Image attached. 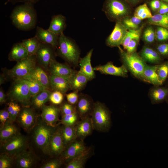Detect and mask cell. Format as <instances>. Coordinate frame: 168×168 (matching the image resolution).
I'll list each match as a JSON object with an SVG mask.
<instances>
[{
	"mask_svg": "<svg viewBox=\"0 0 168 168\" xmlns=\"http://www.w3.org/2000/svg\"><path fill=\"white\" fill-rule=\"evenodd\" d=\"M118 47L122 61L128 70L136 78L146 82L143 75L145 62L136 52L128 54Z\"/></svg>",
	"mask_w": 168,
	"mask_h": 168,
	"instance_id": "3",
	"label": "cell"
},
{
	"mask_svg": "<svg viewBox=\"0 0 168 168\" xmlns=\"http://www.w3.org/2000/svg\"><path fill=\"white\" fill-rule=\"evenodd\" d=\"M93 49H91L85 57L80 59L79 63L80 66L79 71L91 80L95 77L94 70L91 66V57Z\"/></svg>",
	"mask_w": 168,
	"mask_h": 168,
	"instance_id": "21",
	"label": "cell"
},
{
	"mask_svg": "<svg viewBox=\"0 0 168 168\" xmlns=\"http://www.w3.org/2000/svg\"><path fill=\"white\" fill-rule=\"evenodd\" d=\"M157 66H151L146 65L143 72V75L146 82L155 86H159L162 84L156 72Z\"/></svg>",
	"mask_w": 168,
	"mask_h": 168,
	"instance_id": "29",
	"label": "cell"
},
{
	"mask_svg": "<svg viewBox=\"0 0 168 168\" xmlns=\"http://www.w3.org/2000/svg\"><path fill=\"white\" fill-rule=\"evenodd\" d=\"M66 18L62 14L54 15L52 17L48 29L60 35L63 33L66 27Z\"/></svg>",
	"mask_w": 168,
	"mask_h": 168,
	"instance_id": "24",
	"label": "cell"
},
{
	"mask_svg": "<svg viewBox=\"0 0 168 168\" xmlns=\"http://www.w3.org/2000/svg\"><path fill=\"white\" fill-rule=\"evenodd\" d=\"M27 145L25 137L19 133L7 141L2 143V153H7L13 157L26 150Z\"/></svg>",
	"mask_w": 168,
	"mask_h": 168,
	"instance_id": "9",
	"label": "cell"
},
{
	"mask_svg": "<svg viewBox=\"0 0 168 168\" xmlns=\"http://www.w3.org/2000/svg\"><path fill=\"white\" fill-rule=\"evenodd\" d=\"M9 121H10V116L7 110H1L0 111V122L1 126Z\"/></svg>",
	"mask_w": 168,
	"mask_h": 168,
	"instance_id": "52",
	"label": "cell"
},
{
	"mask_svg": "<svg viewBox=\"0 0 168 168\" xmlns=\"http://www.w3.org/2000/svg\"><path fill=\"white\" fill-rule=\"evenodd\" d=\"M13 156L5 153H2L0 156V168L12 167L14 162Z\"/></svg>",
	"mask_w": 168,
	"mask_h": 168,
	"instance_id": "43",
	"label": "cell"
},
{
	"mask_svg": "<svg viewBox=\"0 0 168 168\" xmlns=\"http://www.w3.org/2000/svg\"><path fill=\"white\" fill-rule=\"evenodd\" d=\"M60 110L62 116L69 114L76 111V106L68 102L63 104Z\"/></svg>",
	"mask_w": 168,
	"mask_h": 168,
	"instance_id": "47",
	"label": "cell"
},
{
	"mask_svg": "<svg viewBox=\"0 0 168 168\" xmlns=\"http://www.w3.org/2000/svg\"><path fill=\"white\" fill-rule=\"evenodd\" d=\"M140 57L145 62L151 63H158L161 60L158 53L152 48L144 47L140 53Z\"/></svg>",
	"mask_w": 168,
	"mask_h": 168,
	"instance_id": "31",
	"label": "cell"
},
{
	"mask_svg": "<svg viewBox=\"0 0 168 168\" xmlns=\"http://www.w3.org/2000/svg\"><path fill=\"white\" fill-rule=\"evenodd\" d=\"M130 10L125 0H105L102 10L111 21H119L126 17Z\"/></svg>",
	"mask_w": 168,
	"mask_h": 168,
	"instance_id": "5",
	"label": "cell"
},
{
	"mask_svg": "<svg viewBox=\"0 0 168 168\" xmlns=\"http://www.w3.org/2000/svg\"><path fill=\"white\" fill-rule=\"evenodd\" d=\"M60 128L63 141L66 147L77 138L75 125L68 126L63 124Z\"/></svg>",
	"mask_w": 168,
	"mask_h": 168,
	"instance_id": "30",
	"label": "cell"
},
{
	"mask_svg": "<svg viewBox=\"0 0 168 168\" xmlns=\"http://www.w3.org/2000/svg\"><path fill=\"white\" fill-rule=\"evenodd\" d=\"M49 77L50 86L54 91L64 93L71 89L69 79L52 74Z\"/></svg>",
	"mask_w": 168,
	"mask_h": 168,
	"instance_id": "23",
	"label": "cell"
},
{
	"mask_svg": "<svg viewBox=\"0 0 168 168\" xmlns=\"http://www.w3.org/2000/svg\"><path fill=\"white\" fill-rule=\"evenodd\" d=\"M40 0H7L5 2V5L7 4L8 3H11L13 4L15 3L21 2L24 3H29L32 4H34Z\"/></svg>",
	"mask_w": 168,
	"mask_h": 168,
	"instance_id": "54",
	"label": "cell"
},
{
	"mask_svg": "<svg viewBox=\"0 0 168 168\" xmlns=\"http://www.w3.org/2000/svg\"><path fill=\"white\" fill-rule=\"evenodd\" d=\"M35 36L41 43L50 45L54 49L57 48L59 35L48 29L45 30L41 27L37 26Z\"/></svg>",
	"mask_w": 168,
	"mask_h": 168,
	"instance_id": "18",
	"label": "cell"
},
{
	"mask_svg": "<svg viewBox=\"0 0 168 168\" xmlns=\"http://www.w3.org/2000/svg\"><path fill=\"white\" fill-rule=\"evenodd\" d=\"M18 123L25 130L29 131L36 124V117L34 112L27 107L23 108L17 117Z\"/></svg>",
	"mask_w": 168,
	"mask_h": 168,
	"instance_id": "13",
	"label": "cell"
},
{
	"mask_svg": "<svg viewBox=\"0 0 168 168\" xmlns=\"http://www.w3.org/2000/svg\"><path fill=\"white\" fill-rule=\"evenodd\" d=\"M49 65L52 74L69 79L75 71L68 65L57 62L55 59L52 60Z\"/></svg>",
	"mask_w": 168,
	"mask_h": 168,
	"instance_id": "20",
	"label": "cell"
},
{
	"mask_svg": "<svg viewBox=\"0 0 168 168\" xmlns=\"http://www.w3.org/2000/svg\"><path fill=\"white\" fill-rule=\"evenodd\" d=\"M62 160L55 159L49 161L41 166V168H58L62 164Z\"/></svg>",
	"mask_w": 168,
	"mask_h": 168,
	"instance_id": "49",
	"label": "cell"
},
{
	"mask_svg": "<svg viewBox=\"0 0 168 168\" xmlns=\"http://www.w3.org/2000/svg\"><path fill=\"white\" fill-rule=\"evenodd\" d=\"M143 37L147 42L151 43L154 41L156 37V33L152 27H148L145 30Z\"/></svg>",
	"mask_w": 168,
	"mask_h": 168,
	"instance_id": "46",
	"label": "cell"
},
{
	"mask_svg": "<svg viewBox=\"0 0 168 168\" xmlns=\"http://www.w3.org/2000/svg\"><path fill=\"white\" fill-rule=\"evenodd\" d=\"M10 98L25 106L29 105L31 97L28 84L22 79H17L10 93Z\"/></svg>",
	"mask_w": 168,
	"mask_h": 168,
	"instance_id": "7",
	"label": "cell"
},
{
	"mask_svg": "<svg viewBox=\"0 0 168 168\" xmlns=\"http://www.w3.org/2000/svg\"><path fill=\"white\" fill-rule=\"evenodd\" d=\"M10 121L1 126L0 129V140L2 143L11 139L19 133L17 128Z\"/></svg>",
	"mask_w": 168,
	"mask_h": 168,
	"instance_id": "28",
	"label": "cell"
},
{
	"mask_svg": "<svg viewBox=\"0 0 168 168\" xmlns=\"http://www.w3.org/2000/svg\"><path fill=\"white\" fill-rule=\"evenodd\" d=\"M157 49L161 54L164 56L168 55V44H160L157 46Z\"/></svg>",
	"mask_w": 168,
	"mask_h": 168,
	"instance_id": "53",
	"label": "cell"
},
{
	"mask_svg": "<svg viewBox=\"0 0 168 168\" xmlns=\"http://www.w3.org/2000/svg\"><path fill=\"white\" fill-rule=\"evenodd\" d=\"M149 23L168 29V13L158 14L148 18Z\"/></svg>",
	"mask_w": 168,
	"mask_h": 168,
	"instance_id": "36",
	"label": "cell"
},
{
	"mask_svg": "<svg viewBox=\"0 0 168 168\" xmlns=\"http://www.w3.org/2000/svg\"><path fill=\"white\" fill-rule=\"evenodd\" d=\"M41 115L42 120L48 124L55 127L59 120L60 108L53 105L43 106Z\"/></svg>",
	"mask_w": 168,
	"mask_h": 168,
	"instance_id": "17",
	"label": "cell"
},
{
	"mask_svg": "<svg viewBox=\"0 0 168 168\" xmlns=\"http://www.w3.org/2000/svg\"><path fill=\"white\" fill-rule=\"evenodd\" d=\"M141 30L142 28H140L128 30L121 44L124 49L132 40L135 38H140Z\"/></svg>",
	"mask_w": 168,
	"mask_h": 168,
	"instance_id": "40",
	"label": "cell"
},
{
	"mask_svg": "<svg viewBox=\"0 0 168 168\" xmlns=\"http://www.w3.org/2000/svg\"><path fill=\"white\" fill-rule=\"evenodd\" d=\"M21 79H24L28 84L32 97L46 89L37 82L30 77H26Z\"/></svg>",
	"mask_w": 168,
	"mask_h": 168,
	"instance_id": "37",
	"label": "cell"
},
{
	"mask_svg": "<svg viewBox=\"0 0 168 168\" xmlns=\"http://www.w3.org/2000/svg\"><path fill=\"white\" fill-rule=\"evenodd\" d=\"M7 110L9 114L10 121L14 122L21 111L20 106L15 102H11L8 103Z\"/></svg>",
	"mask_w": 168,
	"mask_h": 168,
	"instance_id": "42",
	"label": "cell"
},
{
	"mask_svg": "<svg viewBox=\"0 0 168 168\" xmlns=\"http://www.w3.org/2000/svg\"><path fill=\"white\" fill-rule=\"evenodd\" d=\"M54 49L50 45L41 43L35 54L36 59L44 66H48L54 59Z\"/></svg>",
	"mask_w": 168,
	"mask_h": 168,
	"instance_id": "16",
	"label": "cell"
},
{
	"mask_svg": "<svg viewBox=\"0 0 168 168\" xmlns=\"http://www.w3.org/2000/svg\"><path fill=\"white\" fill-rule=\"evenodd\" d=\"M119 21L128 30H136L138 29L142 20L134 16L126 17Z\"/></svg>",
	"mask_w": 168,
	"mask_h": 168,
	"instance_id": "39",
	"label": "cell"
},
{
	"mask_svg": "<svg viewBox=\"0 0 168 168\" xmlns=\"http://www.w3.org/2000/svg\"><path fill=\"white\" fill-rule=\"evenodd\" d=\"M161 5L160 0H151L149 2V6L153 11H158Z\"/></svg>",
	"mask_w": 168,
	"mask_h": 168,
	"instance_id": "55",
	"label": "cell"
},
{
	"mask_svg": "<svg viewBox=\"0 0 168 168\" xmlns=\"http://www.w3.org/2000/svg\"><path fill=\"white\" fill-rule=\"evenodd\" d=\"M152 16L150 10L145 3L137 7L134 12V16L141 20L149 18Z\"/></svg>",
	"mask_w": 168,
	"mask_h": 168,
	"instance_id": "38",
	"label": "cell"
},
{
	"mask_svg": "<svg viewBox=\"0 0 168 168\" xmlns=\"http://www.w3.org/2000/svg\"><path fill=\"white\" fill-rule=\"evenodd\" d=\"M89 148L86 146L83 140L77 138L65 147L61 154L62 160L67 164Z\"/></svg>",
	"mask_w": 168,
	"mask_h": 168,
	"instance_id": "10",
	"label": "cell"
},
{
	"mask_svg": "<svg viewBox=\"0 0 168 168\" xmlns=\"http://www.w3.org/2000/svg\"><path fill=\"white\" fill-rule=\"evenodd\" d=\"M139 38H135L132 40L128 44L125 49L128 54L135 52L139 42Z\"/></svg>",
	"mask_w": 168,
	"mask_h": 168,
	"instance_id": "50",
	"label": "cell"
},
{
	"mask_svg": "<svg viewBox=\"0 0 168 168\" xmlns=\"http://www.w3.org/2000/svg\"><path fill=\"white\" fill-rule=\"evenodd\" d=\"M26 77L35 80L46 89H48L50 86V77H49L44 70L39 67H35L30 74Z\"/></svg>",
	"mask_w": 168,
	"mask_h": 168,
	"instance_id": "27",
	"label": "cell"
},
{
	"mask_svg": "<svg viewBox=\"0 0 168 168\" xmlns=\"http://www.w3.org/2000/svg\"><path fill=\"white\" fill-rule=\"evenodd\" d=\"M127 30L120 21L116 22L113 30L106 40V44L110 47L119 46L122 44Z\"/></svg>",
	"mask_w": 168,
	"mask_h": 168,
	"instance_id": "11",
	"label": "cell"
},
{
	"mask_svg": "<svg viewBox=\"0 0 168 168\" xmlns=\"http://www.w3.org/2000/svg\"><path fill=\"white\" fill-rule=\"evenodd\" d=\"M168 96V88L156 87L152 89L149 93L152 102L158 103L164 100Z\"/></svg>",
	"mask_w": 168,
	"mask_h": 168,
	"instance_id": "32",
	"label": "cell"
},
{
	"mask_svg": "<svg viewBox=\"0 0 168 168\" xmlns=\"http://www.w3.org/2000/svg\"><path fill=\"white\" fill-rule=\"evenodd\" d=\"M94 103L91 98L87 95L83 94L79 95L75 106L76 111L81 119L91 116Z\"/></svg>",
	"mask_w": 168,
	"mask_h": 168,
	"instance_id": "12",
	"label": "cell"
},
{
	"mask_svg": "<svg viewBox=\"0 0 168 168\" xmlns=\"http://www.w3.org/2000/svg\"><path fill=\"white\" fill-rule=\"evenodd\" d=\"M81 118L76 111L69 114L62 116L61 123L68 126H74L78 122Z\"/></svg>",
	"mask_w": 168,
	"mask_h": 168,
	"instance_id": "41",
	"label": "cell"
},
{
	"mask_svg": "<svg viewBox=\"0 0 168 168\" xmlns=\"http://www.w3.org/2000/svg\"><path fill=\"white\" fill-rule=\"evenodd\" d=\"M6 101V96L2 90L1 89L0 90V103L2 104L5 103Z\"/></svg>",
	"mask_w": 168,
	"mask_h": 168,
	"instance_id": "57",
	"label": "cell"
},
{
	"mask_svg": "<svg viewBox=\"0 0 168 168\" xmlns=\"http://www.w3.org/2000/svg\"><path fill=\"white\" fill-rule=\"evenodd\" d=\"M62 92L55 91L51 92L49 97V100L53 104L58 105L61 104L63 99V95Z\"/></svg>",
	"mask_w": 168,
	"mask_h": 168,
	"instance_id": "45",
	"label": "cell"
},
{
	"mask_svg": "<svg viewBox=\"0 0 168 168\" xmlns=\"http://www.w3.org/2000/svg\"><path fill=\"white\" fill-rule=\"evenodd\" d=\"M34 128L33 137L34 142L38 148L47 154L51 137L57 128L48 124L42 119Z\"/></svg>",
	"mask_w": 168,
	"mask_h": 168,
	"instance_id": "6",
	"label": "cell"
},
{
	"mask_svg": "<svg viewBox=\"0 0 168 168\" xmlns=\"http://www.w3.org/2000/svg\"><path fill=\"white\" fill-rule=\"evenodd\" d=\"M156 72L160 80L163 83L168 75V63L158 65Z\"/></svg>",
	"mask_w": 168,
	"mask_h": 168,
	"instance_id": "44",
	"label": "cell"
},
{
	"mask_svg": "<svg viewBox=\"0 0 168 168\" xmlns=\"http://www.w3.org/2000/svg\"><path fill=\"white\" fill-rule=\"evenodd\" d=\"M65 148L61 128H58L51 137L47 154L53 156H58L61 155Z\"/></svg>",
	"mask_w": 168,
	"mask_h": 168,
	"instance_id": "14",
	"label": "cell"
},
{
	"mask_svg": "<svg viewBox=\"0 0 168 168\" xmlns=\"http://www.w3.org/2000/svg\"><path fill=\"white\" fill-rule=\"evenodd\" d=\"M28 53L22 43H17L12 47L8 55V59L11 61L17 62L27 58Z\"/></svg>",
	"mask_w": 168,
	"mask_h": 168,
	"instance_id": "26",
	"label": "cell"
},
{
	"mask_svg": "<svg viewBox=\"0 0 168 168\" xmlns=\"http://www.w3.org/2000/svg\"><path fill=\"white\" fill-rule=\"evenodd\" d=\"M77 138L82 140L91 134L94 129L91 116L81 119L75 125Z\"/></svg>",
	"mask_w": 168,
	"mask_h": 168,
	"instance_id": "19",
	"label": "cell"
},
{
	"mask_svg": "<svg viewBox=\"0 0 168 168\" xmlns=\"http://www.w3.org/2000/svg\"><path fill=\"white\" fill-rule=\"evenodd\" d=\"M10 18L13 25L19 30L27 31L34 29L37 15L34 4L24 3L16 7L11 12Z\"/></svg>",
	"mask_w": 168,
	"mask_h": 168,
	"instance_id": "1",
	"label": "cell"
},
{
	"mask_svg": "<svg viewBox=\"0 0 168 168\" xmlns=\"http://www.w3.org/2000/svg\"><path fill=\"white\" fill-rule=\"evenodd\" d=\"M21 43L27 49L29 56L35 55L41 43L35 36L29 39L23 40Z\"/></svg>",
	"mask_w": 168,
	"mask_h": 168,
	"instance_id": "35",
	"label": "cell"
},
{
	"mask_svg": "<svg viewBox=\"0 0 168 168\" xmlns=\"http://www.w3.org/2000/svg\"><path fill=\"white\" fill-rule=\"evenodd\" d=\"M51 92L45 89L32 97V103L36 108H42L49 99Z\"/></svg>",
	"mask_w": 168,
	"mask_h": 168,
	"instance_id": "33",
	"label": "cell"
},
{
	"mask_svg": "<svg viewBox=\"0 0 168 168\" xmlns=\"http://www.w3.org/2000/svg\"><path fill=\"white\" fill-rule=\"evenodd\" d=\"M69 81L71 89L78 92L83 89L90 80L79 71H75Z\"/></svg>",
	"mask_w": 168,
	"mask_h": 168,
	"instance_id": "25",
	"label": "cell"
},
{
	"mask_svg": "<svg viewBox=\"0 0 168 168\" xmlns=\"http://www.w3.org/2000/svg\"><path fill=\"white\" fill-rule=\"evenodd\" d=\"M91 149L74 158L68 163L66 168H83L91 154Z\"/></svg>",
	"mask_w": 168,
	"mask_h": 168,
	"instance_id": "34",
	"label": "cell"
},
{
	"mask_svg": "<svg viewBox=\"0 0 168 168\" xmlns=\"http://www.w3.org/2000/svg\"><path fill=\"white\" fill-rule=\"evenodd\" d=\"M91 117L94 129L102 132L110 129L111 124L110 114L103 103H94Z\"/></svg>",
	"mask_w": 168,
	"mask_h": 168,
	"instance_id": "4",
	"label": "cell"
},
{
	"mask_svg": "<svg viewBox=\"0 0 168 168\" xmlns=\"http://www.w3.org/2000/svg\"><path fill=\"white\" fill-rule=\"evenodd\" d=\"M160 0L168 3V0Z\"/></svg>",
	"mask_w": 168,
	"mask_h": 168,
	"instance_id": "59",
	"label": "cell"
},
{
	"mask_svg": "<svg viewBox=\"0 0 168 168\" xmlns=\"http://www.w3.org/2000/svg\"><path fill=\"white\" fill-rule=\"evenodd\" d=\"M93 69L103 74L123 77L127 76L128 70L124 64L117 67L112 62H108L104 65L96 66L93 68Z\"/></svg>",
	"mask_w": 168,
	"mask_h": 168,
	"instance_id": "15",
	"label": "cell"
},
{
	"mask_svg": "<svg viewBox=\"0 0 168 168\" xmlns=\"http://www.w3.org/2000/svg\"><path fill=\"white\" fill-rule=\"evenodd\" d=\"M35 55L18 61L16 65L8 72L11 77L17 79L23 78L29 75L35 68Z\"/></svg>",
	"mask_w": 168,
	"mask_h": 168,
	"instance_id": "8",
	"label": "cell"
},
{
	"mask_svg": "<svg viewBox=\"0 0 168 168\" xmlns=\"http://www.w3.org/2000/svg\"><path fill=\"white\" fill-rule=\"evenodd\" d=\"M79 95L77 91H74L67 94L66 96L68 102L72 105H76L78 100Z\"/></svg>",
	"mask_w": 168,
	"mask_h": 168,
	"instance_id": "51",
	"label": "cell"
},
{
	"mask_svg": "<svg viewBox=\"0 0 168 168\" xmlns=\"http://www.w3.org/2000/svg\"><path fill=\"white\" fill-rule=\"evenodd\" d=\"M17 166L21 168H30L35 164V160L33 155L30 152L24 150L14 156Z\"/></svg>",
	"mask_w": 168,
	"mask_h": 168,
	"instance_id": "22",
	"label": "cell"
},
{
	"mask_svg": "<svg viewBox=\"0 0 168 168\" xmlns=\"http://www.w3.org/2000/svg\"><path fill=\"white\" fill-rule=\"evenodd\" d=\"M156 37L160 41L168 40V30L167 28L160 26L157 28L156 33Z\"/></svg>",
	"mask_w": 168,
	"mask_h": 168,
	"instance_id": "48",
	"label": "cell"
},
{
	"mask_svg": "<svg viewBox=\"0 0 168 168\" xmlns=\"http://www.w3.org/2000/svg\"><path fill=\"white\" fill-rule=\"evenodd\" d=\"M157 12L160 14L168 13V3L161 1V6Z\"/></svg>",
	"mask_w": 168,
	"mask_h": 168,
	"instance_id": "56",
	"label": "cell"
},
{
	"mask_svg": "<svg viewBox=\"0 0 168 168\" xmlns=\"http://www.w3.org/2000/svg\"><path fill=\"white\" fill-rule=\"evenodd\" d=\"M57 48L58 54L66 61L75 65L78 64L80 51L73 40L63 33L59 36Z\"/></svg>",
	"mask_w": 168,
	"mask_h": 168,
	"instance_id": "2",
	"label": "cell"
},
{
	"mask_svg": "<svg viewBox=\"0 0 168 168\" xmlns=\"http://www.w3.org/2000/svg\"><path fill=\"white\" fill-rule=\"evenodd\" d=\"M128 2H129L133 4H135L138 3L142 0H125Z\"/></svg>",
	"mask_w": 168,
	"mask_h": 168,
	"instance_id": "58",
	"label": "cell"
}]
</instances>
